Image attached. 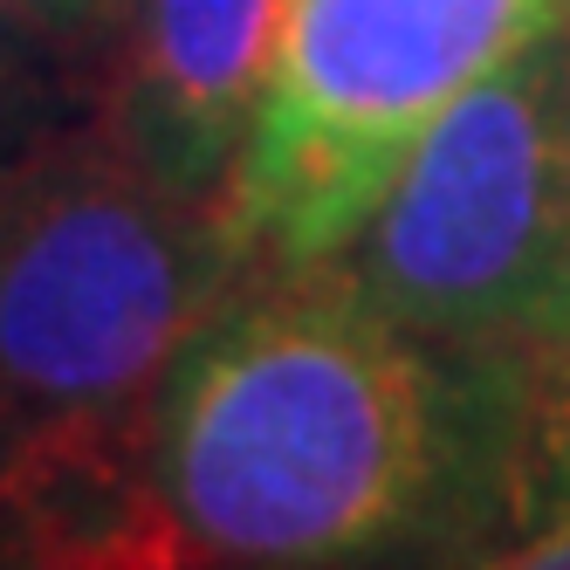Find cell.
I'll list each match as a JSON object with an SVG mask.
<instances>
[{
  "label": "cell",
  "mask_w": 570,
  "mask_h": 570,
  "mask_svg": "<svg viewBox=\"0 0 570 570\" xmlns=\"http://www.w3.org/2000/svg\"><path fill=\"white\" fill-rule=\"evenodd\" d=\"M515 357L440 344L344 262L255 268L158 379V495L214 570H446L509 454Z\"/></svg>",
  "instance_id": "obj_1"
},
{
  "label": "cell",
  "mask_w": 570,
  "mask_h": 570,
  "mask_svg": "<svg viewBox=\"0 0 570 570\" xmlns=\"http://www.w3.org/2000/svg\"><path fill=\"white\" fill-rule=\"evenodd\" d=\"M289 0H131L104 76V131L179 193H227Z\"/></svg>",
  "instance_id": "obj_5"
},
{
  "label": "cell",
  "mask_w": 570,
  "mask_h": 570,
  "mask_svg": "<svg viewBox=\"0 0 570 570\" xmlns=\"http://www.w3.org/2000/svg\"><path fill=\"white\" fill-rule=\"evenodd\" d=\"M337 262L440 344L488 357L570 344V21L440 117Z\"/></svg>",
  "instance_id": "obj_4"
},
{
  "label": "cell",
  "mask_w": 570,
  "mask_h": 570,
  "mask_svg": "<svg viewBox=\"0 0 570 570\" xmlns=\"http://www.w3.org/2000/svg\"><path fill=\"white\" fill-rule=\"evenodd\" d=\"M0 21H35L49 35H69V42H83V28L97 21L90 0H0Z\"/></svg>",
  "instance_id": "obj_8"
},
{
  "label": "cell",
  "mask_w": 570,
  "mask_h": 570,
  "mask_svg": "<svg viewBox=\"0 0 570 570\" xmlns=\"http://www.w3.org/2000/svg\"><path fill=\"white\" fill-rule=\"evenodd\" d=\"M83 110V56L69 35L0 21V179L62 138Z\"/></svg>",
  "instance_id": "obj_7"
},
{
  "label": "cell",
  "mask_w": 570,
  "mask_h": 570,
  "mask_svg": "<svg viewBox=\"0 0 570 570\" xmlns=\"http://www.w3.org/2000/svg\"><path fill=\"white\" fill-rule=\"evenodd\" d=\"M446 570H570V344L515 357L495 495Z\"/></svg>",
  "instance_id": "obj_6"
},
{
  "label": "cell",
  "mask_w": 570,
  "mask_h": 570,
  "mask_svg": "<svg viewBox=\"0 0 570 570\" xmlns=\"http://www.w3.org/2000/svg\"><path fill=\"white\" fill-rule=\"evenodd\" d=\"M248 275L227 193H179L69 125L0 179V433L145 413Z\"/></svg>",
  "instance_id": "obj_2"
},
{
  "label": "cell",
  "mask_w": 570,
  "mask_h": 570,
  "mask_svg": "<svg viewBox=\"0 0 570 570\" xmlns=\"http://www.w3.org/2000/svg\"><path fill=\"white\" fill-rule=\"evenodd\" d=\"M570 0H289L227 220L255 268H323L372 227L413 151Z\"/></svg>",
  "instance_id": "obj_3"
}]
</instances>
